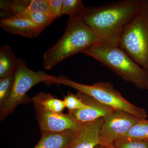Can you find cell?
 <instances>
[{
	"mask_svg": "<svg viewBox=\"0 0 148 148\" xmlns=\"http://www.w3.org/2000/svg\"><path fill=\"white\" fill-rule=\"evenodd\" d=\"M0 3L1 16H13L26 12H38L49 15L46 0L1 1Z\"/></svg>",
	"mask_w": 148,
	"mask_h": 148,
	"instance_id": "obj_12",
	"label": "cell"
},
{
	"mask_svg": "<svg viewBox=\"0 0 148 148\" xmlns=\"http://www.w3.org/2000/svg\"><path fill=\"white\" fill-rule=\"evenodd\" d=\"M102 147V148H106V147Z\"/></svg>",
	"mask_w": 148,
	"mask_h": 148,
	"instance_id": "obj_24",
	"label": "cell"
},
{
	"mask_svg": "<svg viewBox=\"0 0 148 148\" xmlns=\"http://www.w3.org/2000/svg\"><path fill=\"white\" fill-rule=\"evenodd\" d=\"M104 118L82 123L77 131L75 138L71 148H96L100 146L101 128Z\"/></svg>",
	"mask_w": 148,
	"mask_h": 148,
	"instance_id": "obj_10",
	"label": "cell"
},
{
	"mask_svg": "<svg viewBox=\"0 0 148 148\" xmlns=\"http://www.w3.org/2000/svg\"><path fill=\"white\" fill-rule=\"evenodd\" d=\"M34 108L41 134L77 131L81 125L70 114L49 112L36 105Z\"/></svg>",
	"mask_w": 148,
	"mask_h": 148,
	"instance_id": "obj_8",
	"label": "cell"
},
{
	"mask_svg": "<svg viewBox=\"0 0 148 148\" xmlns=\"http://www.w3.org/2000/svg\"><path fill=\"white\" fill-rule=\"evenodd\" d=\"M16 15L26 18L45 28L49 26L53 21L48 14L38 12H26Z\"/></svg>",
	"mask_w": 148,
	"mask_h": 148,
	"instance_id": "obj_17",
	"label": "cell"
},
{
	"mask_svg": "<svg viewBox=\"0 0 148 148\" xmlns=\"http://www.w3.org/2000/svg\"><path fill=\"white\" fill-rule=\"evenodd\" d=\"M77 131L41 134L40 140L34 148H71Z\"/></svg>",
	"mask_w": 148,
	"mask_h": 148,
	"instance_id": "obj_13",
	"label": "cell"
},
{
	"mask_svg": "<svg viewBox=\"0 0 148 148\" xmlns=\"http://www.w3.org/2000/svg\"><path fill=\"white\" fill-rule=\"evenodd\" d=\"M84 7L81 0H63L62 15L67 14L69 17L79 16Z\"/></svg>",
	"mask_w": 148,
	"mask_h": 148,
	"instance_id": "obj_19",
	"label": "cell"
},
{
	"mask_svg": "<svg viewBox=\"0 0 148 148\" xmlns=\"http://www.w3.org/2000/svg\"><path fill=\"white\" fill-rule=\"evenodd\" d=\"M56 78V77L48 75L44 71H32L27 67L23 59L18 58L11 94L8 101L1 107V120L11 114L17 106L31 102V98L27 95V92L33 86L42 82L53 84Z\"/></svg>",
	"mask_w": 148,
	"mask_h": 148,
	"instance_id": "obj_6",
	"label": "cell"
},
{
	"mask_svg": "<svg viewBox=\"0 0 148 148\" xmlns=\"http://www.w3.org/2000/svg\"><path fill=\"white\" fill-rule=\"evenodd\" d=\"M107 66L123 79L142 90H148V73L119 43L100 42L82 52Z\"/></svg>",
	"mask_w": 148,
	"mask_h": 148,
	"instance_id": "obj_2",
	"label": "cell"
},
{
	"mask_svg": "<svg viewBox=\"0 0 148 148\" xmlns=\"http://www.w3.org/2000/svg\"><path fill=\"white\" fill-rule=\"evenodd\" d=\"M64 101L69 113L88 107L87 105L83 102L77 94L75 95L72 93H69L65 97Z\"/></svg>",
	"mask_w": 148,
	"mask_h": 148,
	"instance_id": "obj_20",
	"label": "cell"
},
{
	"mask_svg": "<svg viewBox=\"0 0 148 148\" xmlns=\"http://www.w3.org/2000/svg\"><path fill=\"white\" fill-rule=\"evenodd\" d=\"M145 0H119L99 6H85L80 18L100 42L119 43L125 29L143 7Z\"/></svg>",
	"mask_w": 148,
	"mask_h": 148,
	"instance_id": "obj_1",
	"label": "cell"
},
{
	"mask_svg": "<svg viewBox=\"0 0 148 148\" xmlns=\"http://www.w3.org/2000/svg\"><path fill=\"white\" fill-rule=\"evenodd\" d=\"M14 81V74L0 78V106L3 105L11 94Z\"/></svg>",
	"mask_w": 148,
	"mask_h": 148,
	"instance_id": "obj_18",
	"label": "cell"
},
{
	"mask_svg": "<svg viewBox=\"0 0 148 148\" xmlns=\"http://www.w3.org/2000/svg\"><path fill=\"white\" fill-rule=\"evenodd\" d=\"M99 42L98 37L79 16L69 17L64 35L43 56L44 67L51 70L66 58Z\"/></svg>",
	"mask_w": 148,
	"mask_h": 148,
	"instance_id": "obj_3",
	"label": "cell"
},
{
	"mask_svg": "<svg viewBox=\"0 0 148 148\" xmlns=\"http://www.w3.org/2000/svg\"><path fill=\"white\" fill-rule=\"evenodd\" d=\"M18 61L10 46L2 47L0 49V78L15 74Z\"/></svg>",
	"mask_w": 148,
	"mask_h": 148,
	"instance_id": "obj_14",
	"label": "cell"
},
{
	"mask_svg": "<svg viewBox=\"0 0 148 148\" xmlns=\"http://www.w3.org/2000/svg\"><path fill=\"white\" fill-rule=\"evenodd\" d=\"M106 148H115L114 147L113 145L112 146H110V147H106Z\"/></svg>",
	"mask_w": 148,
	"mask_h": 148,
	"instance_id": "obj_23",
	"label": "cell"
},
{
	"mask_svg": "<svg viewBox=\"0 0 148 148\" xmlns=\"http://www.w3.org/2000/svg\"><path fill=\"white\" fill-rule=\"evenodd\" d=\"M49 8V14L53 20L62 15L63 0H46Z\"/></svg>",
	"mask_w": 148,
	"mask_h": 148,
	"instance_id": "obj_22",
	"label": "cell"
},
{
	"mask_svg": "<svg viewBox=\"0 0 148 148\" xmlns=\"http://www.w3.org/2000/svg\"><path fill=\"white\" fill-rule=\"evenodd\" d=\"M31 102L46 110L54 112H62L66 108L64 101L44 92H40L31 98Z\"/></svg>",
	"mask_w": 148,
	"mask_h": 148,
	"instance_id": "obj_15",
	"label": "cell"
},
{
	"mask_svg": "<svg viewBox=\"0 0 148 148\" xmlns=\"http://www.w3.org/2000/svg\"><path fill=\"white\" fill-rule=\"evenodd\" d=\"M0 26L10 34L32 38L38 37L45 29L17 15L2 18Z\"/></svg>",
	"mask_w": 148,
	"mask_h": 148,
	"instance_id": "obj_11",
	"label": "cell"
},
{
	"mask_svg": "<svg viewBox=\"0 0 148 148\" xmlns=\"http://www.w3.org/2000/svg\"><path fill=\"white\" fill-rule=\"evenodd\" d=\"M115 148H148V141L119 140L113 143Z\"/></svg>",
	"mask_w": 148,
	"mask_h": 148,
	"instance_id": "obj_21",
	"label": "cell"
},
{
	"mask_svg": "<svg viewBox=\"0 0 148 148\" xmlns=\"http://www.w3.org/2000/svg\"><path fill=\"white\" fill-rule=\"evenodd\" d=\"M121 140L148 141V120L139 119Z\"/></svg>",
	"mask_w": 148,
	"mask_h": 148,
	"instance_id": "obj_16",
	"label": "cell"
},
{
	"mask_svg": "<svg viewBox=\"0 0 148 148\" xmlns=\"http://www.w3.org/2000/svg\"><path fill=\"white\" fill-rule=\"evenodd\" d=\"M119 44L148 73V0L125 28Z\"/></svg>",
	"mask_w": 148,
	"mask_h": 148,
	"instance_id": "obj_5",
	"label": "cell"
},
{
	"mask_svg": "<svg viewBox=\"0 0 148 148\" xmlns=\"http://www.w3.org/2000/svg\"><path fill=\"white\" fill-rule=\"evenodd\" d=\"M140 119L119 110H114L104 118L101 128L100 146L108 147L121 140Z\"/></svg>",
	"mask_w": 148,
	"mask_h": 148,
	"instance_id": "obj_7",
	"label": "cell"
},
{
	"mask_svg": "<svg viewBox=\"0 0 148 148\" xmlns=\"http://www.w3.org/2000/svg\"><path fill=\"white\" fill-rule=\"evenodd\" d=\"M53 84L71 87L111 108L124 111L140 119H146L148 117L145 109L135 106L127 101L113 85L110 83L99 82L89 85L79 83L67 77L61 76L56 77Z\"/></svg>",
	"mask_w": 148,
	"mask_h": 148,
	"instance_id": "obj_4",
	"label": "cell"
},
{
	"mask_svg": "<svg viewBox=\"0 0 148 148\" xmlns=\"http://www.w3.org/2000/svg\"><path fill=\"white\" fill-rule=\"evenodd\" d=\"M77 94L83 102L87 105L88 107L69 113L80 123H85L99 119L104 118L114 110L82 92L77 91Z\"/></svg>",
	"mask_w": 148,
	"mask_h": 148,
	"instance_id": "obj_9",
	"label": "cell"
}]
</instances>
